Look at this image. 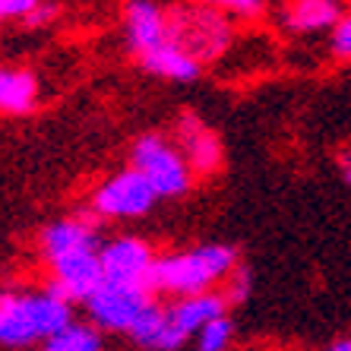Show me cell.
Segmentation results:
<instances>
[{
  "label": "cell",
  "mask_w": 351,
  "mask_h": 351,
  "mask_svg": "<svg viewBox=\"0 0 351 351\" xmlns=\"http://www.w3.org/2000/svg\"><path fill=\"white\" fill-rule=\"evenodd\" d=\"M73 304L54 291L16 294L0 291V345L23 348L38 339H51L73 319Z\"/></svg>",
  "instance_id": "1"
},
{
  "label": "cell",
  "mask_w": 351,
  "mask_h": 351,
  "mask_svg": "<svg viewBox=\"0 0 351 351\" xmlns=\"http://www.w3.org/2000/svg\"><path fill=\"white\" fill-rule=\"evenodd\" d=\"M237 266V250L225 244H206L193 247L184 254H171L165 260H156L149 288L168 294H196L209 291L215 282L228 278V272Z\"/></svg>",
  "instance_id": "2"
},
{
  "label": "cell",
  "mask_w": 351,
  "mask_h": 351,
  "mask_svg": "<svg viewBox=\"0 0 351 351\" xmlns=\"http://www.w3.org/2000/svg\"><path fill=\"white\" fill-rule=\"evenodd\" d=\"M133 168L146 174L158 196H180L190 190V165L184 152L165 143L158 133H146L133 146Z\"/></svg>",
  "instance_id": "3"
},
{
  "label": "cell",
  "mask_w": 351,
  "mask_h": 351,
  "mask_svg": "<svg viewBox=\"0 0 351 351\" xmlns=\"http://www.w3.org/2000/svg\"><path fill=\"white\" fill-rule=\"evenodd\" d=\"M152 301L146 285H127V282H108L101 278L95 291L86 298L89 317L101 332H130L143 307Z\"/></svg>",
  "instance_id": "4"
},
{
  "label": "cell",
  "mask_w": 351,
  "mask_h": 351,
  "mask_svg": "<svg viewBox=\"0 0 351 351\" xmlns=\"http://www.w3.org/2000/svg\"><path fill=\"white\" fill-rule=\"evenodd\" d=\"M165 23H168V38L178 41L180 48H187L196 60H213L215 54L225 51V45L231 38L228 23L213 7H196L190 13H171V16H165Z\"/></svg>",
  "instance_id": "5"
},
{
  "label": "cell",
  "mask_w": 351,
  "mask_h": 351,
  "mask_svg": "<svg viewBox=\"0 0 351 351\" xmlns=\"http://www.w3.org/2000/svg\"><path fill=\"white\" fill-rule=\"evenodd\" d=\"M158 193L146 180V174L139 168L121 171L114 178H108L92 196V209L101 219H139L156 206Z\"/></svg>",
  "instance_id": "6"
},
{
  "label": "cell",
  "mask_w": 351,
  "mask_h": 351,
  "mask_svg": "<svg viewBox=\"0 0 351 351\" xmlns=\"http://www.w3.org/2000/svg\"><path fill=\"white\" fill-rule=\"evenodd\" d=\"M98 260H101V276L108 282H127V285H146L149 288V276H152V266H156V254L146 241L139 237H117V241H108L101 250H98ZM152 291V288H149Z\"/></svg>",
  "instance_id": "7"
},
{
  "label": "cell",
  "mask_w": 351,
  "mask_h": 351,
  "mask_svg": "<svg viewBox=\"0 0 351 351\" xmlns=\"http://www.w3.org/2000/svg\"><path fill=\"white\" fill-rule=\"evenodd\" d=\"M51 269H54V282L48 285V291H54L64 301H86L95 285L101 282V260H98V247L95 250H76V254H66L51 260Z\"/></svg>",
  "instance_id": "8"
},
{
  "label": "cell",
  "mask_w": 351,
  "mask_h": 351,
  "mask_svg": "<svg viewBox=\"0 0 351 351\" xmlns=\"http://www.w3.org/2000/svg\"><path fill=\"white\" fill-rule=\"evenodd\" d=\"M98 219L101 215L92 209L86 215H76V219H60L54 225L45 228L41 234V250H45V260H58V256L76 254V250H95L98 247Z\"/></svg>",
  "instance_id": "9"
},
{
  "label": "cell",
  "mask_w": 351,
  "mask_h": 351,
  "mask_svg": "<svg viewBox=\"0 0 351 351\" xmlns=\"http://www.w3.org/2000/svg\"><path fill=\"white\" fill-rule=\"evenodd\" d=\"M178 139L184 146V158H187L190 171L213 174L221 165V143L209 127L196 114H180L178 121Z\"/></svg>",
  "instance_id": "10"
},
{
  "label": "cell",
  "mask_w": 351,
  "mask_h": 351,
  "mask_svg": "<svg viewBox=\"0 0 351 351\" xmlns=\"http://www.w3.org/2000/svg\"><path fill=\"white\" fill-rule=\"evenodd\" d=\"M168 311V319H171V326L178 329L180 335H196L203 329V323H209L213 317L228 311V301H225V294H213V291H196V294H180L178 301L171 307H165Z\"/></svg>",
  "instance_id": "11"
},
{
  "label": "cell",
  "mask_w": 351,
  "mask_h": 351,
  "mask_svg": "<svg viewBox=\"0 0 351 351\" xmlns=\"http://www.w3.org/2000/svg\"><path fill=\"white\" fill-rule=\"evenodd\" d=\"M139 60H143V66H146L149 73L165 76V80H174V82H193L199 76V60L171 38H165L162 45L143 51Z\"/></svg>",
  "instance_id": "12"
},
{
  "label": "cell",
  "mask_w": 351,
  "mask_h": 351,
  "mask_svg": "<svg viewBox=\"0 0 351 351\" xmlns=\"http://www.w3.org/2000/svg\"><path fill=\"white\" fill-rule=\"evenodd\" d=\"M168 38V23L165 13L152 0H130L127 3V41L136 54L156 48Z\"/></svg>",
  "instance_id": "13"
},
{
  "label": "cell",
  "mask_w": 351,
  "mask_h": 351,
  "mask_svg": "<svg viewBox=\"0 0 351 351\" xmlns=\"http://www.w3.org/2000/svg\"><path fill=\"white\" fill-rule=\"evenodd\" d=\"M136 345H143V348H180V345L187 342V335H180L178 329L171 326V319H168V311L165 307H158L156 301H149L146 307H143V313L136 317V323L130 326V332H127Z\"/></svg>",
  "instance_id": "14"
},
{
  "label": "cell",
  "mask_w": 351,
  "mask_h": 351,
  "mask_svg": "<svg viewBox=\"0 0 351 351\" xmlns=\"http://www.w3.org/2000/svg\"><path fill=\"white\" fill-rule=\"evenodd\" d=\"M38 98V82L25 70L0 66V111L3 114H29Z\"/></svg>",
  "instance_id": "15"
},
{
  "label": "cell",
  "mask_w": 351,
  "mask_h": 351,
  "mask_svg": "<svg viewBox=\"0 0 351 351\" xmlns=\"http://www.w3.org/2000/svg\"><path fill=\"white\" fill-rule=\"evenodd\" d=\"M339 16H342L339 0H294L288 25L294 32H319L339 23Z\"/></svg>",
  "instance_id": "16"
},
{
  "label": "cell",
  "mask_w": 351,
  "mask_h": 351,
  "mask_svg": "<svg viewBox=\"0 0 351 351\" xmlns=\"http://www.w3.org/2000/svg\"><path fill=\"white\" fill-rule=\"evenodd\" d=\"M45 348L48 351H98L101 348V335L98 326H86V323H66L60 332H54L51 339H45Z\"/></svg>",
  "instance_id": "17"
},
{
  "label": "cell",
  "mask_w": 351,
  "mask_h": 351,
  "mask_svg": "<svg viewBox=\"0 0 351 351\" xmlns=\"http://www.w3.org/2000/svg\"><path fill=\"white\" fill-rule=\"evenodd\" d=\"M196 335H199V339H196L199 351H221V348H228L231 339H234V323H231V317L219 313V317H213L209 323H203V329Z\"/></svg>",
  "instance_id": "18"
},
{
  "label": "cell",
  "mask_w": 351,
  "mask_h": 351,
  "mask_svg": "<svg viewBox=\"0 0 351 351\" xmlns=\"http://www.w3.org/2000/svg\"><path fill=\"white\" fill-rule=\"evenodd\" d=\"M199 3L219 13H237V16H256L263 10V0H199Z\"/></svg>",
  "instance_id": "19"
},
{
  "label": "cell",
  "mask_w": 351,
  "mask_h": 351,
  "mask_svg": "<svg viewBox=\"0 0 351 351\" xmlns=\"http://www.w3.org/2000/svg\"><path fill=\"white\" fill-rule=\"evenodd\" d=\"M247 294H250V272L244 266H234L228 272V291H225V301L228 304H241L247 301Z\"/></svg>",
  "instance_id": "20"
},
{
  "label": "cell",
  "mask_w": 351,
  "mask_h": 351,
  "mask_svg": "<svg viewBox=\"0 0 351 351\" xmlns=\"http://www.w3.org/2000/svg\"><path fill=\"white\" fill-rule=\"evenodd\" d=\"M332 54L335 58H351V16H339V23L332 25Z\"/></svg>",
  "instance_id": "21"
},
{
  "label": "cell",
  "mask_w": 351,
  "mask_h": 351,
  "mask_svg": "<svg viewBox=\"0 0 351 351\" xmlns=\"http://www.w3.org/2000/svg\"><path fill=\"white\" fill-rule=\"evenodd\" d=\"M35 3H38V0H0V23H3V19L25 16Z\"/></svg>",
  "instance_id": "22"
},
{
  "label": "cell",
  "mask_w": 351,
  "mask_h": 351,
  "mask_svg": "<svg viewBox=\"0 0 351 351\" xmlns=\"http://www.w3.org/2000/svg\"><path fill=\"white\" fill-rule=\"evenodd\" d=\"M54 16H58V7H41V3H35V7L29 10L23 19H25V25H29V29H41V25H48Z\"/></svg>",
  "instance_id": "23"
},
{
  "label": "cell",
  "mask_w": 351,
  "mask_h": 351,
  "mask_svg": "<svg viewBox=\"0 0 351 351\" xmlns=\"http://www.w3.org/2000/svg\"><path fill=\"white\" fill-rule=\"evenodd\" d=\"M339 165H342V178H345V184L351 187V149H348V152H342Z\"/></svg>",
  "instance_id": "24"
},
{
  "label": "cell",
  "mask_w": 351,
  "mask_h": 351,
  "mask_svg": "<svg viewBox=\"0 0 351 351\" xmlns=\"http://www.w3.org/2000/svg\"><path fill=\"white\" fill-rule=\"evenodd\" d=\"M332 351H351V339H339V342H332Z\"/></svg>",
  "instance_id": "25"
}]
</instances>
